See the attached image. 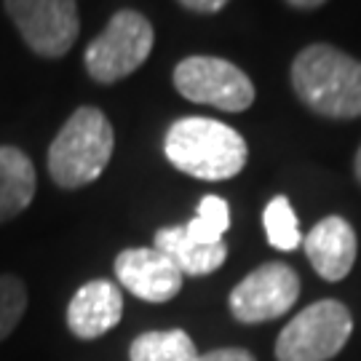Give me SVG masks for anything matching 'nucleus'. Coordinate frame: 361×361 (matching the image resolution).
I'll list each match as a JSON object with an SVG mask.
<instances>
[{"label":"nucleus","instance_id":"1","mask_svg":"<svg viewBox=\"0 0 361 361\" xmlns=\"http://www.w3.org/2000/svg\"><path fill=\"white\" fill-rule=\"evenodd\" d=\"M164 150L171 166L195 180L219 182L246 166L249 147L238 131L214 118H180L166 131Z\"/></svg>","mask_w":361,"mask_h":361},{"label":"nucleus","instance_id":"2","mask_svg":"<svg viewBox=\"0 0 361 361\" xmlns=\"http://www.w3.org/2000/svg\"><path fill=\"white\" fill-rule=\"evenodd\" d=\"M292 86L324 118L361 116V62L326 43H313L295 56Z\"/></svg>","mask_w":361,"mask_h":361},{"label":"nucleus","instance_id":"3","mask_svg":"<svg viewBox=\"0 0 361 361\" xmlns=\"http://www.w3.org/2000/svg\"><path fill=\"white\" fill-rule=\"evenodd\" d=\"M113 147L116 134L102 110L78 107L49 147V174L65 190L83 188L104 171Z\"/></svg>","mask_w":361,"mask_h":361},{"label":"nucleus","instance_id":"4","mask_svg":"<svg viewBox=\"0 0 361 361\" xmlns=\"http://www.w3.org/2000/svg\"><path fill=\"white\" fill-rule=\"evenodd\" d=\"M153 40V25L140 11L123 8L113 13L107 27L89 43L83 56L86 70L97 83H116L147 62Z\"/></svg>","mask_w":361,"mask_h":361},{"label":"nucleus","instance_id":"5","mask_svg":"<svg viewBox=\"0 0 361 361\" xmlns=\"http://www.w3.org/2000/svg\"><path fill=\"white\" fill-rule=\"evenodd\" d=\"M353 319L337 300H319L281 329L276 340L279 361H329L345 348Z\"/></svg>","mask_w":361,"mask_h":361},{"label":"nucleus","instance_id":"6","mask_svg":"<svg viewBox=\"0 0 361 361\" xmlns=\"http://www.w3.org/2000/svg\"><path fill=\"white\" fill-rule=\"evenodd\" d=\"M174 89L185 99L225 113H244L255 102V86L241 67L219 56H188L174 70Z\"/></svg>","mask_w":361,"mask_h":361},{"label":"nucleus","instance_id":"7","mask_svg":"<svg viewBox=\"0 0 361 361\" xmlns=\"http://www.w3.org/2000/svg\"><path fill=\"white\" fill-rule=\"evenodd\" d=\"M3 3L30 51L59 59L73 49L80 32L75 0H3Z\"/></svg>","mask_w":361,"mask_h":361},{"label":"nucleus","instance_id":"8","mask_svg":"<svg viewBox=\"0 0 361 361\" xmlns=\"http://www.w3.org/2000/svg\"><path fill=\"white\" fill-rule=\"evenodd\" d=\"M300 297V279L284 262H268L252 271L231 292V313L244 324H262L289 313Z\"/></svg>","mask_w":361,"mask_h":361},{"label":"nucleus","instance_id":"9","mask_svg":"<svg viewBox=\"0 0 361 361\" xmlns=\"http://www.w3.org/2000/svg\"><path fill=\"white\" fill-rule=\"evenodd\" d=\"M116 276L123 289L147 302H169L182 289V273L155 246L123 249L116 257Z\"/></svg>","mask_w":361,"mask_h":361},{"label":"nucleus","instance_id":"10","mask_svg":"<svg viewBox=\"0 0 361 361\" xmlns=\"http://www.w3.org/2000/svg\"><path fill=\"white\" fill-rule=\"evenodd\" d=\"M123 313V295L113 281H89L78 289L67 305V326L80 340H94L110 332Z\"/></svg>","mask_w":361,"mask_h":361},{"label":"nucleus","instance_id":"11","mask_svg":"<svg viewBox=\"0 0 361 361\" xmlns=\"http://www.w3.org/2000/svg\"><path fill=\"white\" fill-rule=\"evenodd\" d=\"M305 255L326 281H343L356 262V233L343 217H324L302 238Z\"/></svg>","mask_w":361,"mask_h":361},{"label":"nucleus","instance_id":"12","mask_svg":"<svg viewBox=\"0 0 361 361\" xmlns=\"http://www.w3.org/2000/svg\"><path fill=\"white\" fill-rule=\"evenodd\" d=\"M155 249L161 252V255H166L174 265H177V271L185 276H209V273H214L225 262L228 257V246L225 241L222 244H198L193 241L188 231H185V225H174V228H161V231L155 233Z\"/></svg>","mask_w":361,"mask_h":361},{"label":"nucleus","instance_id":"13","mask_svg":"<svg viewBox=\"0 0 361 361\" xmlns=\"http://www.w3.org/2000/svg\"><path fill=\"white\" fill-rule=\"evenodd\" d=\"M35 166L25 150L0 145V225L19 217L35 198Z\"/></svg>","mask_w":361,"mask_h":361},{"label":"nucleus","instance_id":"14","mask_svg":"<svg viewBox=\"0 0 361 361\" xmlns=\"http://www.w3.org/2000/svg\"><path fill=\"white\" fill-rule=\"evenodd\" d=\"M131 361H195L198 348L182 329H164V332H145L129 348Z\"/></svg>","mask_w":361,"mask_h":361},{"label":"nucleus","instance_id":"15","mask_svg":"<svg viewBox=\"0 0 361 361\" xmlns=\"http://www.w3.org/2000/svg\"><path fill=\"white\" fill-rule=\"evenodd\" d=\"M262 225H265V235H268L271 246L281 249V252H292L302 244L300 222H297L295 209L286 195H276L273 201H268V207L262 212Z\"/></svg>","mask_w":361,"mask_h":361},{"label":"nucleus","instance_id":"16","mask_svg":"<svg viewBox=\"0 0 361 361\" xmlns=\"http://www.w3.org/2000/svg\"><path fill=\"white\" fill-rule=\"evenodd\" d=\"M231 228V207L225 198L219 195H207L201 204L195 217L185 225L188 235L198 241V244H222V235Z\"/></svg>","mask_w":361,"mask_h":361},{"label":"nucleus","instance_id":"17","mask_svg":"<svg viewBox=\"0 0 361 361\" xmlns=\"http://www.w3.org/2000/svg\"><path fill=\"white\" fill-rule=\"evenodd\" d=\"M27 310V286L11 273L0 276V343L16 329Z\"/></svg>","mask_w":361,"mask_h":361},{"label":"nucleus","instance_id":"18","mask_svg":"<svg viewBox=\"0 0 361 361\" xmlns=\"http://www.w3.org/2000/svg\"><path fill=\"white\" fill-rule=\"evenodd\" d=\"M195 361H255V356L244 348H219V350H209V353H198Z\"/></svg>","mask_w":361,"mask_h":361},{"label":"nucleus","instance_id":"19","mask_svg":"<svg viewBox=\"0 0 361 361\" xmlns=\"http://www.w3.org/2000/svg\"><path fill=\"white\" fill-rule=\"evenodd\" d=\"M185 8H190V11H198V13H217L219 8H225L231 0H180Z\"/></svg>","mask_w":361,"mask_h":361},{"label":"nucleus","instance_id":"20","mask_svg":"<svg viewBox=\"0 0 361 361\" xmlns=\"http://www.w3.org/2000/svg\"><path fill=\"white\" fill-rule=\"evenodd\" d=\"M286 3H292V6H297V8H319V6L326 3V0H286Z\"/></svg>","mask_w":361,"mask_h":361},{"label":"nucleus","instance_id":"21","mask_svg":"<svg viewBox=\"0 0 361 361\" xmlns=\"http://www.w3.org/2000/svg\"><path fill=\"white\" fill-rule=\"evenodd\" d=\"M353 169H356V177H359V182H361V147H359V153H356V161H353Z\"/></svg>","mask_w":361,"mask_h":361}]
</instances>
